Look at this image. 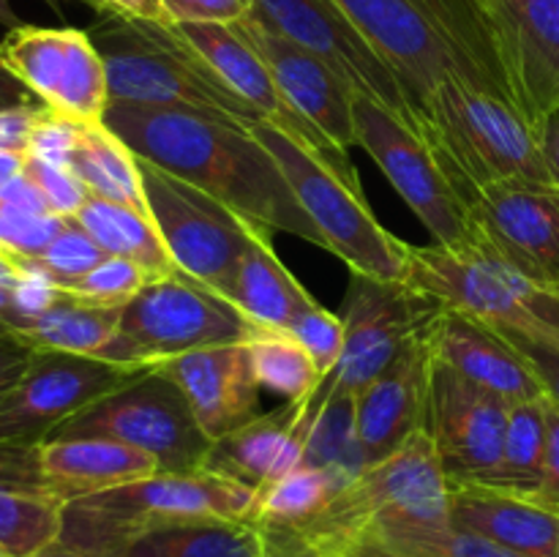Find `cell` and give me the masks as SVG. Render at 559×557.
<instances>
[{"mask_svg": "<svg viewBox=\"0 0 559 557\" xmlns=\"http://www.w3.org/2000/svg\"><path fill=\"white\" fill-rule=\"evenodd\" d=\"M104 126L140 158L189 180L240 216L322 249L314 222L251 126L194 109L131 104H109Z\"/></svg>", "mask_w": 559, "mask_h": 557, "instance_id": "obj_1", "label": "cell"}, {"mask_svg": "<svg viewBox=\"0 0 559 557\" xmlns=\"http://www.w3.org/2000/svg\"><path fill=\"white\" fill-rule=\"evenodd\" d=\"M257 489L211 473H156L63 506V528L52 557H115L151 530L202 519H249Z\"/></svg>", "mask_w": 559, "mask_h": 557, "instance_id": "obj_2", "label": "cell"}, {"mask_svg": "<svg viewBox=\"0 0 559 557\" xmlns=\"http://www.w3.org/2000/svg\"><path fill=\"white\" fill-rule=\"evenodd\" d=\"M251 131L276 158L298 205L314 222L322 249L336 254L358 276L404 282L407 244L374 216L358 169L344 167L298 134L267 120L251 123Z\"/></svg>", "mask_w": 559, "mask_h": 557, "instance_id": "obj_3", "label": "cell"}, {"mask_svg": "<svg viewBox=\"0 0 559 557\" xmlns=\"http://www.w3.org/2000/svg\"><path fill=\"white\" fill-rule=\"evenodd\" d=\"M424 140L440 156L464 200L508 180L551 183L540 131L506 98L451 74L431 91Z\"/></svg>", "mask_w": 559, "mask_h": 557, "instance_id": "obj_4", "label": "cell"}, {"mask_svg": "<svg viewBox=\"0 0 559 557\" xmlns=\"http://www.w3.org/2000/svg\"><path fill=\"white\" fill-rule=\"evenodd\" d=\"M87 33L107 66L109 104L194 109L246 126L262 120L175 25L102 16Z\"/></svg>", "mask_w": 559, "mask_h": 557, "instance_id": "obj_5", "label": "cell"}, {"mask_svg": "<svg viewBox=\"0 0 559 557\" xmlns=\"http://www.w3.org/2000/svg\"><path fill=\"white\" fill-rule=\"evenodd\" d=\"M448 475L426 426L391 457L360 470L325 511L300 530H278L300 552L320 549L382 524H445Z\"/></svg>", "mask_w": 559, "mask_h": 557, "instance_id": "obj_6", "label": "cell"}, {"mask_svg": "<svg viewBox=\"0 0 559 557\" xmlns=\"http://www.w3.org/2000/svg\"><path fill=\"white\" fill-rule=\"evenodd\" d=\"M404 282L442 309L559 339V295L524 276L480 233L456 249L407 244Z\"/></svg>", "mask_w": 559, "mask_h": 557, "instance_id": "obj_7", "label": "cell"}, {"mask_svg": "<svg viewBox=\"0 0 559 557\" xmlns=\"http://www.w3.org/2000/svg\"><path fill=\"white\" fill-rule=\"evenodd\" d=\"M260 328L205 284L186 273L147 282L129 306L98 360L158 369L186 353L224 344H249Z\"/></svg>", "mask_w": 559, "mask_h": 557, "instance_id": "obj_8", "label": "cell"}, {"mask_svg": "<svg viewBox=\"0 0 559 557\" xmlns=\"http://www.w3.org/2000/svg\"><path fill=\"white\" fill-rule=\"evenodd\" d=\"M49 437L123 442L156 459L162 473L200 470L213 446L197 424L186 393L162 369H147L129 386L87 404Z\"/></svg>", "mask_w": 559, "mask_h": 557, "instance_id": "obj_9", "label": "cell"}, {"mask_svg": "<svg viewBox=\"0 0 559 557\" xmlns=\"http://www.w3.org/2000/svg\"><path fill=\"white\" fill-rule=\"evenodd\" d=\"M140 173L147 216L178 271L227 298L251 235L265 224L240 216L207 191L145 158H140Z\"/></svg>", "mask_w": 559, "mask_h": 557, "instance_id": "obj_10", "label": "cell"}, {"mask_svg": "<svg viewBox=\"0 0 559 557\" xmlns=\"http://www.w3.org/2000/svg\"><path fill=\"white\" fill-rule=\"evenodd\" d=\"M355 147H364L382 169L435 244L456 249L478 235L467 200L429 142L399 115L366 93L353 98Z\"/></svg>", "mask_w": 559, "mask_h": 557, "instance_id": "obj_11", "label": "cell"}, {"mask_svg": "<svg viewBox=\"0 0 559 557\" xmlns=\"http://www.w3.org/2000/svg\"><path fill=\"white\" fill-rule=\"evenodd\" d=\"M0 66L58 118L76 126L104 123L107 66L87 31L16 25L0 42Z\"/></svg>", "mask_w": 559, "mask_h": 557, "instance_id": "obj_12", "label": "cell"}, {"mask_svg": "<svg viewBox=\"0 0 559 557\" xmlns=\"http://www.w3.org/2000/svg\"><path fill=\"white\" fill-rule=\"evenodd\" d=\"M440 311L442 306L407 282H382L353 273L342 306V358L331 375L322 377L317 393L358 396Z\"/></svg>", "mask_w": 559, "mask_h": 557, "instance_id": "obj_13", "label": "cell"}, {"mask_svg": "<svg viewBox=\"0 0 559 557\" xmlns=\"http://www.w3.org/2000/svg\"><path fill=\"white\" fill-rule=\"evenodd\" d=\"M145 371L87 355L36 349L25 375L0 393V446L44 442L87 404L129 386Z\"/></svg>", "mask_w": 559, "mask_h": 557, "instance_id": "obj_14", "label": "cell"}, {"mask_svg": "<svg viewBox=\"0 0 559 557\" xmlns=\"http://www.w3.org/2000/svg\"><path fill=\"white\" fill-rule=\"evenodd\" d=\"M257 14L289 42L325 60L349 87L380 102L420 134L418 112L399 76L333 0H257Z\"/></svg>", "mask_w": 559, "mask_h": 557, "instance_id": "obj_15", "label": "cell"}, {"mask_svg": "<svg viewBox=\"0 0 559 557\" xmlns=\"http://www.w3.org/2000/svg\"><path fill=\"white\" fill-rule=\"evenodd\" d=\"M511 404L435 358L426 431L448 481H491L506 446Z\"/></svg>", "mask_w": 559, "mask_h": 557, "instance_id": "obj_16", "label": "cell"}, {"mask_svg": "<svg viewBox=\"0 0 559 557\" xmlns=\"http://www.w3.org/2000/svg\"><path fill=\"white\" fill-rule=\"evenodd\" d=\"M478 233L524 276L559 295V186L508 180L467 200Z\"/></svg>", "mask_w": 559, "mask_h": 557, "instance_id": "obj_17", "label": "cell"}, {"mask_svg": "<svg viewBox=\"0 0 559 557\" xmlns=\"http://www.w3.org/2000/svg\"><path fill=\"white\" fill-rule=\"evenodd\" d=\"M240 33L249 38L251 47L271 71L273 82L284 93L289 104L331 142L336 151L349 153L355 147V120L353 98L355 87H349L325 60L311 55L300 44L267 25L260 14H249L240 20Z\"/></svg>", "mask_w": 559, "mask_h": 557, "instance_id": "obj_18", "label": "cell"}, {"mask_svg": "<svg viewBox=\"0 0 559 557\" xmlns=\"http://www.w3.org/2000/svg\"><path fill=\"white\" fill-rule=\"evenodd\" d=\"M431 322L420 328L385 371L355 396V429L366 467L391 457L420 426H426L435 366Z\"/></svg>", "mask_w": 559, "mask_h": 557, "instance_id": "obj_19", "label": "cell"}, {"mask_svg": "<svg viewBox=\"0 0 559 557\" xmlns=\"http://www.w3.org/2000/svg\"><path fill=\"white\" fill-rule=\"evenodd\" d=\"M360 36L377 49L407 91L424 134V109L431 91L456 74L451 55L413 0H333Z\"/></svg>", "mask_w": 559, "mask_h": 557, "instance_id": "obj_20", "label": "cell"}, {"mask_svg": "<svg viewBox=\"0 0 559 557\" xmlns=\"http://www.w3.org/2000/svg\"><path fill=\"white\" fill-rule=\"evenodd\" d=\"M317 413H320V399L314 388L298 402L254 415L229 435L213 440L202 470L227 475L240 484H249L251 489H262L304 464Z\"/></svg>", "mask_w": 559, "mask_h": 557, "instance_id": "obj_21", "label": "cell"}, {"mask_svg": "<svg viewBox=\"0 0 559 557\" xmlns=\"http://www.w3.org/2000/svg\"><path fill=\"white\" fill-rule=\"evenodd\" d=\"M516 107L535 129L559 109V0H491Z\"/></svg>", "mask_w": 559, "mask_h": 557, "instance_id": "obj_22", "label": "cell"}, {"mask_svg": "<svg viewBox=\"0 0 559 557\" xmlns=\"http://www.w3.org/2000/svg\"><path fill=\"white\" fill-rule=\"evenodd\" d=\"M175 31L200 52V58L249 104L260 112L262 120L276 123L282 129L293 131L300 140L314 145L317 151L328 153L331 158L342 162L344 167H355L349 153L336 151L293 104L284 98L278 85L273 82L271 71L262 63L257 49L251 47L249 38L235 25H175Z\"/></svg>", "mask_w": 559, "mask_h": 557, "instance_id": "obj_23", "label": "cell"}, {"mask_svg": "<svg viewBox=\"0 0 559 557\" xmlns=\"http://www.w3.org/2000/svg\"><path fill=\"white\" fill-rule=\"evenodd\" d=\"M158 369L178 382L211 442L260 415V382L251 371L249 344L197 349Z\"/></svg>", "mask_w": 559, "mask_h": 557, "instance_id": "obj_24", "label": "cell"}, {"mask_svg": "<svg viewBox=\"0 0 559 557\" xmlns=\"http://www.w3.org/2000/svg\"><path fill=\"white\" fill-rule=\"evenodd\" d=\"M431 349L437 360L508 404L544 399V388L527 360L489 322L442 309L431 322Z\"/></svg>", "mask_w": 559, "mask_h": 557, "instance_id": "obj_25", "label": "cell"}, {"mask_svg": "<svg viewBox=\"0 0 559 557\" xmlns=\"http://www.w3.org/2000/svg\"><path fill=\"white\" fill-rule=\"evenodd\" d=\"M448 517L524 557H555L559 511L540 500L480 481H448Z\"/></svg>", "mask_w": 559, "mask_h": 557, "instance_id": "obj_26", "label": "cell"}, {"mask_svg": "<svg viewBox=\"0 0 559 557\" xmlns=\"http://www.w3.org/2000/svg\"><path fill=\"white\" fill-rule=\"evenodd\" d=\"M413 3L451 55L456 76L516 107L495 3L491 0H413Z\"/></svg>", "mask_w": 559, "mask_h": 557, "instance_id": "obj_27", "label": "cell"}, {"mask_svg": "<svg viewBox=\"0 0 559 557\" xmlns=\"http://www.w3.org/2000/svg\"><path fill=\"white\" fill-rule=\"evenodd\" d=\"M271 233V227L254 229L240 257L227 300L238 306L246 320L254 322L260 331L287 333L295 315L314 304V298L278 260Z\"/></svg>", "mask_w": 559, "mask_h": 557, "instance_id": "obj_28", "label": "cell"}, {"mask_svg": "<svg viewBox=\"0 0 559 557\" xmlns=\"http://www.w3.org/2000/svg\"><path fill=\"white\" fill-rule=\"evenodd\" d=\"M276 538L251 519H202L136 535L115 557H271Z\"/></svg>", "mask_w": 559, "mask_h": 557, "instance_id": "obj_29", "label": "cell"}, {"mask_svg": "<svg viewBox=\"0 0 559 557\" xmlns=\"http://www.w3.org/2000/svg\"><path fill=\"white\" fill-rule=\"evenodd\" d=\"M69 169L91 197L147 213L140 158L104 123L82 126L80 140L69 156Z\"/></svg>", "mask_w": 559, "mask_h": 557, "instance_id": "obj_30", "label": "cell"}, {"mask_svg": "<svg viewBox=\"0 0 559 557\" xmlns=\"http://www.w3.org/2000/svg\"><path fill=\"white\" fill-rule=\"evenodd\" d=\"M120 317H123V306L76 304L60 293L52 306L22 320L11 333L33 349L98 358L118 333Z\"/></svg>", "mask_w": 559, "mask_h": 557, "instance_id": "obj_31", "label": "cell"}, {"mask_svg": "<svg viewBox=\"0 0 559 557\" xmlns=\"http://www.w3.org/2000/svg\"><path fill=\"white\" fill-rule=\"evenodd\" d=\"M74 222L109 257H123V260L136 262L151 282L180 273L147 213L115 205V202L98 200V197H87Z\"/></svg>", "mask_w": 559, "mask_h": 557, "instance_id": "obj_32", "label": "cell"}, {"mask_svg": "<svg viewBox=\"0 0 559 557\" xmlns=\"http://www.w3.org/2000/svg\"><path fill=\"white\" fill-rule=\"evenodd\" d=\"M336 491V481L325 470L314 464H300L282 478L257 489L249 519L267 530H284V533L300 530L325 511Z\"/></svg>", "mask_w": 559, "mask_h": 557, "instance_id": "obj_33", "label": "cell"}, {"mask_svg": "<svg viewBox=\"0 0 559 557\" xmlns=\"http://www.w3.org/2000/svg\"><path fill=\"white\" fill-rule=\"evenodd\" d=\"M317 399H320V413H317L314 429L306 446L304 464L325 470L336 481L338 489H344L366 467L358 429H355V396L317 393Z\"/></svg>", "mask_w": 559, "mask_h": 557, "instance_id": "obj_34", "label": "cell"}, {"mask_svg": "<svg viewBox=\"0 0 559 557\" xmlns=\"http://www.w3.org/2000/svg\"><path fill=\"white\" fill-rule=\"evenodd\" d=\"M546 451V396L530 399V402L511 404L506 429V446L497 473L486 484L500 489L519 491V495H535L544 467ZM484 484V481H480Z\"/></svg>", "mask_w": 559, "mask_h": 557, "instance_id": "obj_35", "label": "cell"}, {"mask_svg": "<svg viewBox=\"0 0 559 557\" xmlns=\"http://www.w3.org/2000/svg\"><path fill=\"white\" fill-rule=\"evenodd\" d=\"M63 528V502L0 486V552L41 557Z\"/></svg>", "mask_w": 559, "mask_h": 557, "instance_id": "obj_36", "label": "cell"}, {"mask_svg": "<svg viewBox=\"0 0 559 557\" xmlns=\"http://www.w3.org/2000/svg\"><path fill=\"white\" fill-rule=\"evenodd\" d=\"M358 535L380 541L402 557H524L456 524H382ZM353 538V535H349ZM300 552V549H298Z\"/></svg>", "mask_w": 559, "mask_h": 557, "instance_id": "obj_37", "label": "cell"}, {"mask_svg": "<svg viewBox=\"0 0 559 557\" xmlns=\"http://www.w3.org/2000/svg\"><path fill=\"white\" fill-rule=\"evenodd\" d=\"M249 358L260 388L278 393L287 402L309 396L322 380L311 355L293 333L262 331L249 342Z\"/></svg>", "mask_w": 559, "mask_h": 557, "instance_id": "obj_38", "label": "cell"}, {"mask_svg": "<svg viewBox=\"0 0 559 557\" xmlns=\"http://www.w3.org/2000/svg\"><path fill=\"white\" fill-rule=\"evenodd\" d=\"M107 257V251L74 218H66L63 229L55 235V240L44 249V254L36 257V260H27L25 268L33 276H41L44 282L52 284V287H63V284L76 282L85 273H91Z\"/></svg>", "mask_w": 559, "mask_h": 557, "instance_id": "obj_39", "label": "cell"}, {"mask_svg": "<svg viewBox=\"0 0 559 557\" xmlns=\"http://www.w3.org/2000/svg\"><path fill=\"white\" fill-rule=\"evenodd\" d=\"M147 282L151 278L136 262L123 260V257H107L82 278L58 287V293L76 300V304L129 306Z\"/></svg>", "mask_w": 559, "mask_h": 557, "instance_id": "obj_40", "label": "cell"}, {"mask_svg": "<svg viewBox=\"0 0 559 557\" xmlns=\"http://www.w3.org/2000/svg\"><path fill=\"white\" fill-rule=\"evenodd\" d=\"M63 224L66 218L52 213H31L0 202V249L22 262L36 260L63 229Z\"/></svg>", "mask_w": 559, "mask_h": 557, "instance_id": "obj_41", "label": "cell"}, {"mask_svg": "<svg viewBox=\"0 0 559 557\" xmlns=\"http://www.w3.org/2000/svg\"><path fill=\"white\" fill-rule=\"evenodd\" d=\"M287 333H293V336L304 344L306 353L311 355V360H314L322 377H328L336 369L344 349L342 315H333V311L322 309L314 300V304L306 306L300 315H295Z\"/></svg>", "mask_w": 559, "mask_h": 557, "instance_id": "obj_42", "label": "cell"}, {"mask_svg": "<svg viewBox=\"0 0 559 557\" xmlns=\"http://www.w3.org/2000/svg\"><path fill=\"white\" fill-rule=\"evenodd\" d=\"M25 175L41 191L49 213H55L60 218H74L80 213V208L85 205L87 197H91L85 186H82V180L66 164H52L36 156H25Z\"/></svg>", "mask_w": 559, "mask_h": 557, "instance_id": "obj_43", "label": "cell"}, {"mask_svg": "<svg viewBox=\"0 0 559 557\" xmlns=\"http://www.w3.org/2000/svg\"><path fill=\"white\" fill-rule=\"evenodd\" d=\"M502 336L511 342V347L527 360L533 375L538 377L544 396L559 410V339L546 336V333L522 331V328L495 325Z\"/></svg>", "mask_w": 559, "mask_h": 557, "instance_id": "obj_44", "label": "cell"}, {"mask_svg": "<svg viewBox=\"0 0 559 557\" xmlns=\"http://www.w3.org/2000/svg\"><path fill=\"white\" fill-rule=\"evenodd\" d=\"M169 25H238L257 0H162Z\"/></svg>", "mask_w": 559, "mask_h": 557, "instance_id": "obj_45", "label": "cell"}, {"mask_svg": "<svg viewBox=\"0 0 559 557\" xmlns=\"http://www.w3.org/2000/svg\"><path fill=\"white\" fill-rule=\"evenodd\" d=\"M82 126L71 123V120L58 118L49 109H44L41 120L36 123L31 137V147H27V156L44 158V162L52 164H66L69 167V156L74 151L76 140H80Z\"/></svg>", "mask_w": 559, "mask_h": 557, "instance_id": "obj_46", "label": "cell"}, {"mask_svg": "<svg viewBox=\"0 0 559 557\" xmlns=\"http://www.w3.org/2000/svg\"><path fill=\"white\" fill-rule=\"evenodd\" d=\"M535 500L559 511V410L546 399V451Z\"/></svg>", "mask_w": 559, "mask_h": 557, "instance_id": "obj_47", "label": "cell"}, {"mask_svg": "<svg viewBox=\"0 0 559 557\" xmlns=\"http://www.w3.org/2000/svg\"><path fill=\"white\" fill-rule=\"evenodd\" d=\"M44 104L0 109V153H27L36 123L44 115Z\"/></svg>", "mask_w": 559, "mask_h": 557, "instance_id": "obj_48", "label": "cell"}, {"mask_svg": "<svg viewBox=\"0 0 559 557\" xmlns=\"http://www.w3.org/2000/svg\"><path fill=\"white\" fill-rule=\"evenodd\" d=\"M80 3L91 5L102 16H123V20L162 22V25H169L162 0H80Z\"/></svg>", "mask_w": 559, "mask_h": 557, "instance_id": "obj_49", "label": "cell"}, {"mask_svg": "<svg viewBox=\"0 0 559 557\" xmlns=\"http://www.w3.org/2000/svg\"><path fill=\"white\" fill-rule=\"evenodd\" d=\"M33 353H36V349L27 347V344L22 342V339H16L14 333L0 336V393H3L5 388L14 386V382L25 375Z\"/></svg>", "mask_w": 559, "mask_h": 557, "instance_id": "obj_50", "label": "cell"}, {"mask_svg": "<svg viewBox=\"0 0 559 557\" xmlns=\"http://www.w3.org/2000/svg\"><path fill=\"white\" fill-rule=\"evenodd\" d=\"M306 557H402L393 549L382 546L380 541L369 538V535H353V538L336 541V544L320 546V549L300 552Z\"/></svg>", "mask_w": 559, "mask_h": 557, "instance_id": "obj_51", "label": "cell"}, {"mask_svg": "<svg viewBox=\"0 0 559 557\" xmlns=\"http://www.w3.org/2000/svg\"><path fill=\"white\" fill-rule=\"evenodd\" d=\"M27 104H41L9 69L0 66V109L27 107Z\"/></svg>", "mask_w": 559, "mask_h": 557, "instance_id": "obj_52", "label": "cell"}, {"mask_svg": "<svg viewBox=\"0 0 559 557\" xmlns=\"http://www.w3.org/2000/svg\"><path fill=\"white\" fill-rule=\"evenodd\" d=\"M540 147H544V158L551 173V180H555V186H559V109L540 126Z\"/></svg>", "mask_w": 559, "mask_h": 557, "instance_id": "obj_53", "label": "cell"}, {"mask_svg": "<svg viewBox=\"0 0 559 557\" xmlns=\"http://www.w3.org/2000/svg\"><path fill=\"white\" fill-rule=\"evenodd\" d=\"M33 278L36 276L27 271L25 262L16 260V257L9 254L5 249H0V284H5V287H25Z\"/></svg>", "mask_w": 559, "mask_h": 557, "instance_id": "obj_54", "label": "cell"}, {"mask_svg": "<svg viewBox=\"0 0 559 557\" xmlns=\"http://www.w3.org/2000/svg\"><path fill=\"white\" fill-rule=\"evenodd\" d=\"M0 25H5L11 31V27L22 25L20 16L14 14V9H11V0H0Z\"/></svg>", "mask_w": 559, "mask_h": 557, "instance_id": "obj_55", "label": "cell"}, {"mask_svg": "<svg viewBox=\"0 0 559 557\" xmlns=\"http://www.w3.org/2000/svg\"><path fill=\"white\" fill-rule=\"evenodd\" d=\"M273 538H276V546H273L271 557H287V541H284L282 533H276V530H271Z\"/></svg>", "mask_w": 559, "mask_h": 557, "instance_id": "obj_56", "label": "cell"}, {"mask_svg": "<svg viewBox=\"0 0 559 557\" xmlns=\"http://www.w3.org/2000/svg\"><path fill=\"white\" fill-rule=\"evenodd\" d=\"M276 533H278V530H276ZM284 541H287V538H284ZM287 557H298V552H295V546L289 544V541H287Z\"/></svg>", "mask_w": 559, "mask_h": 557, "instance_id": "obj_57", "label": "cell"}, {"mask_svg": "<svg viewBox=\"0 0 559 557\" xmlns=\"http://www.w3.org/2000/svg\"><path fill=\"white\" fill-rule=\"evenodd\" d=\"M9 333H11V328H9V325H5V322H3V320H0V336H9Z\"/></svg>", "mask_w": 559, "mask_h": 557, "instance_id": "obj_58", "label": "cell"}, {"mask_svg": "<svg viewBox=\"0 0 559 557\" xmlns=\"http://www.w3.org/2000/svg\"><path fill=\"white\" fill-rule=\"evenodd\" d=\"M555 557H559V541H557V549H555Z\"/></svg>", "mask_w": 559, "mask_h": 557, "instance_id": "obj_59", "label": "cell"}, {"mask_svg": "<svg viewBox=\"0 0 559 557\" xmlns=\"http://www.w3.org/2000/svg\"><path fill=\"white\" fill-rule=\"evenodd\" d=\"M0 557H9V555H5V552H0Z\"/></svg>", "mask_w": 559, "mask_h": 557, "instance_id": "obj_60", "label": "cell"}, {"mask_svg": "<svg viewBox=\"0 0 559 557\" xmlns=\"http://www.w3.org/2000/svg\"><path fill=\"white\" fill-rule=\"evenodd\" d=\"M295 552H298V549H295ZM298 557H306V555H300V552H298Z\"/></svg>", "mask_w": 559, "mask_h": 557, "instance_id": "obj_61", "label": "cell"}, {"mask_svg": "<svg viewBox=\"0 0 559 557\" xmlns=\"http://www.w3.org/2000/svg\"><path fill=\"white\" fill-rule=\"evenodd\" d=\"M41 557H52V555H41Z\"/></svg>", "mask_w": 559, "mask_h": 557, "instance_id": "obj_62", "label": "cell"}]
</instances>
